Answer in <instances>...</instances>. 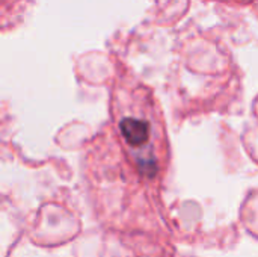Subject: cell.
<instances>
[{"mask_svg": "<svg viewBox=\"0 0 258 257\" xmlns=\"http://www.w3.org/2000/svg\"><path fill=\"white\" fill-rule=\"evenodd\" d=\"M119 129L128 145L139 147L150 141L151 127H150V123L145 120H141L136 117H125L119 123Z\"/></svg>", "mask_w": 258, "mask_h": 257, "instance_id": "6da1fadb", "label": "cell"}, {"mask_svg": "<svg viewBox=\"0 0 258 257\" xmlns=\"http://www.w3.org/2000/svg\"><path fill=\"white\" fill-rule=\"evenodd\" d=\"M24 5L26 0H0V26H6L9 21H14Z\"/></svg>", "mask_w": 258, "mask_h": 257, "instance_id": "7a4b0ae2", "label": "cell"}]
</instances>
